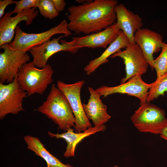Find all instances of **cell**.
<instances>
[{"mask_svg":"<svg viewBox=\"0 0 167 167\" xmlns=\"http://www.w3.org/2000/svg\"><path fill=\"white\" fill-rule=\"evenodd\" d=\"M116 0H88L67 9L68 28L76 34L89 35L103 30L116 22Z\"/></svg>","mask_w":167,"mask_h":167,"instance_id":"1","label":"cell"},{"mask_svg":"<svg viewBox=\"0 0 167 167\" xmlns=\"http://www.w3.org/2000/svg\"><path fill=\"white\" fill-rule=\"evenodd\" d=\"M37 111L51 119L61 130L66 131L75 126V118L69 102L63 92L52 84L45 101Z\"/></svg>","mask_w":167,"mask_h":167,"instance_id":"2","label":"cell"},{"mask_svg":"<svg viewBox=\"0 0 167 167\" xmlns=\"http://www.w3.org/2000/svg\"><path fill=\"white\" fill-rule=\"evenodd\" d=\"M54 73L51 66L48 64L42 68L36 67L32 62L25 63L19 69L17 76L21 88L30 96L37 93L43 94L48 85L54 80Z\"/></svg>","mask_w":167,"mask_h":167,"instance_id":"3","label":"cell"},{"mask_svg":"<svg viewBox=\"0 0 167 167\" xmlns=\"http://www.w3.org/2000/svg\"><path fill=\"white\" fill-rule=\"evenodd\" d=\"M131 119L139 131L155 134H159L167 123L165 111L156 105L147 101L140 104Z\"/></svg>","mask_w":167,"mask_h":167,"instance_id":"4","label":"cell"},{"mask_svg":"<svg viewBox=\"0 0 167 167\" xmlns=\"http://www.w3.org/2000/svg\"><path fill=\"white\" fill-rule=\"evenodd\" d=\"M68 24L64 19L57 26L37 33H26L18 25L15 29L13 40L8 44L13 49L26 50L28 51L31 48L50 40L55 34H63L66 36L71 35L72 33L68 28Z\"/></svg>","mask_w":167,"mask_h":167,"instance_id":"5","label":"cell"},{"mask_svg":"<svg viewBox=\"0 0 167 167\" xmlns=\"http://www.w3.org/2000/svg\"><path fill=\"white\" fill-rule=\"evenodd\" d=\"M0 83L12 82L17 76L20 67L30 60L26 50L14 49L8 44L0 46Z\"/></svg>","mask_w":167,"mask_h":167,"instance_id":"6","label":"cell"},{"mask_svg":"<svg viewBox=\"0 0 167 167\" xmlns=\"http://www.w3.org/2000/svg\"><path fill=\"white\" fill-rule=\"evenodd\" d=\"M84 83L83 80L71 84L59 80L57 82V87L65 95L71 107L75 120L74 128L78 133L92 127L85 113L81 99V90Z\"/></svg>","mask_w":167,"mask_h":167,"instance_id":"7","label":"cell"},{"mask_svg":"<svg viewBox=\"0 0 167 167\" xmlns=\"http://www.w3.org/2000/svg\"><path fill=\"white\" fill-rule=\"evenodd\" d=\"M28 96L19 85L17 77L8 84L0 83V119L8 114H17L24 111L22 102Z\"/></svg>","mask_w":167,"mask_h":167,"instance_id":"8","label":"cell"},{"mask_svg":"<svg viewBox=\"0 0 167 167\" xmlns=\"http://www.w3.org/2000/svg\"><path fill=\"white\" fill-rule=\"evenodd\" d=\"M66 36L61 35L57 38H54L41 44L31 48L28 51L33 57L32 62L37 68H42L47 65V61L52 56L60 51H68L75 54L79 50L75 47L72 40L67 41L64 40L59 41Z\"/></svg>","mask_w":167,"mask_h":167,"instance_id":"9","label":"cell"},{"mask_svg":"<svg viewBox=\"0 0 167 167\" xmlns=\"http://www.w3.org/2000/svg\"><path fill=\"white\" fill-rule=\"evenodd\" d=\"M122 58L125 66L126 75L121 80V84L137 75H142L147 71L149 65L140 48L135 43L131 44L123 51L121 50L110 57Z\"/></svg>","mask_w":167,"mask_h":167,"instance_id":"10","label":"cell"},{"mask_svg":"<svg viewBox=\"0 0 167 167\" xmlns=\"http://www.w3.org/2000/svg\"><path fill=\"white\" fill-rule=\"evenodd\" d=\"M152 84L145 82L141 75H137L118 85L111 87L102 86L95 91L104 97L116 93L127 94L139 99L141 104L147 101L148 92Z\"/></svg>","mask_w":167,"mask_h":167,"instance_id":"11","label":"cell"},{"mask_svg":"<svg viewBox=\"0 0 167 167\" xmlns=\"http://www.w3.org/2000/svg\"><path fill=\"white\" fill-rule=\"evenodd\" d=\"M36 8L23 11L11 16V11L5 14L0 19V46L11 42L15 34V29L21 21H25L26 25L31 24L37 16L39 11Z\"/></svg>","mask_w":167,"mask_h":167,"instance_id":"12","label":"cell"},{"mask_svg":"<svg viewBox=\"0 0 167 167\" xmlns=\"http://www.w3.org/2000/svg\"><path fill=\"white\" fill-rule=\"evenodd\" d=\"M116 22L103 30L81 37H74L72 40L78 49L86 47L106 48L117 38L121 31Z\"/></svg>","mask_w":167,"mask_h":167,"instance_id":"13","label":"cell"},{"mask_svg":"<svg viewBox=\"0 0 167 167\" xmlns=\"http://www.w3.org/2000/svg\"><path fill=\"white\" fill-rule=\"evenodd\" d=\"M135 43L141 49L145 58L152 68L153 55L159 51L166 43L160 34L147 28H141L134 35Z\"/></svg>","mask_w":167,"mask_h":167,"instance_id":"14","label":"cell"},{"mask_svg":"<svg viewBox=\"0 0 167 167\" xmlns=\"http://www.w3.org/2000/svg\"><path fill=\"white\" fill-rule=\"evenodd\" d=\"M114 9L117 17L116 22L119 28L128 37L131 44L135 43L134 35L143 27L142 19L122 3L116 5Z\"/></svg>","mask_w":167,"mask_h":167,"instance_id":"15","label":"cell"},{"mask_svg":"<svg viewBox=\"0 0 167 167\" xmlns=\"http://www.w3.org/2000/svg\"><path fill=\"white\" fill-rule=\"evenodd\" d=\"M88 90L89 98L86 104H83L86 115L89 120L92 121L94 126L104 125L111 117L107 113V106L102 102L99 94L91 87H88Z\"/></svg>","mask_w":167,"mask_h":167,"instance_id":"16","label":"cell"},{"mask_svg":"<svg viewBox=\"0 0 167 167\" xmlns=\"http://www.w3.org/2000/svg\"><path fill=\"white\" fill-rule=\"evenodd\" d=\"M106 130L104 125L99 126H94L88 129L85 131L81 133H75L74 129L69 128L65 132L61 134H54L48 132V135L52 138L64 139L67 143L64 156L69 157L75 156V152L77 145L85 137L99 131H104Z\"/></svg>","mask_w":167,"mask_h":167,"instance_id":"17","label":"cell"},{"mask_svg":"<svg viewBox=\"0 0 167 167\" xmlns=\"http://www.w3.org/2000/svg\"><path fill=\"white\" fill-rule=\"evenodd\" d=\"M131 44L130 40L121 31L116 39L99 57L91 60L84 68L86 74L90 75L94 72L101 65L108 62V58L121 49L126 48Z\"/></svg>","mask_w":167,"mask_h":167,"instance_id":"18","label":"cell"},{"mask_svg":"<svg viewBox=\"0 0 167 167\" xmlns=\"http://www.w3.org/2000/svg\"><path fill=\"white\" fill-rule=\"evenodd\" d=\"M24 139L27 148L44 159L47 163V167H73L69 164H63L51 154L37 137L27 135L24 137Z\"/></svg>","mask_w":167,"mask_h":167,"instance_id":"19","label":"cell"},{"mask_svg":"<svg viewBox=\"0 0 167 167\" xmlns=\"http://www.w3.org/2000/svg\"><path fill=\"white\" fill-rule=\"evenodd\" d=\"M148 92L147 101L150 102L167 92V73L152 83Z\"/></svg>","mask_w":167,"mask_h":167,"instance_id":"20","label":"cell"},{"mask_svg":"<svg viewBox=\"0 0 167 167\" xmlns=\"http://www.w3.org/2000/svg\"><path fill=\"white\" fill-rule=\"evenodd\" d=\"M151 68L152 70L154 68L156 71V79L167 73V44L162 48L159 56L154 59Z\"/></svg>","mask_w":167,"mask_h":167,"instance_id":"21","label":"cell"},{"mask_svg":"<svg viewBox=\"0 0 167 167\" xmlns=\"http://www.w3.org/2000/svg\"><path fill=\"white\" fill-rule=\"evenodd\" d=\"M37 7L41 14L46 18L51 19L59 15L51 0H39Z\"/></svg>","mask_w":167,"mask_h":167,"instance_id":"22","label":"cell"},{"mask_svg":"<svg viewBox=\"0 0 167 167\" xmlns=\"http://www.w3.org/2000/svg\"><path fill=\"white\" fill-rule=\"evenodd\" d=\"M39 0H21L16 1L15 6L14 9L11 11L12 14H18L23 11L33 8L37 7Z\"/></svg>","mask_w":167,"mask_h":167,"instance_id":"23","label":"cell"},{"mask_svg":"<svg viewBox=\"0 0 167 167\" xmlns=\"http://www.w3.org/2000/svg\"><path fill=\"white\" fill-rule=\"evenodd\" d=\"M15 1L13 0H0V18L5 14L4 12L6 7L9 5L15 4Z\"/></svg>","mask_w":167,"mask_h":167,"instance_id":"24","label":"cell"},{"mask_svg":"<svg viewBox=\"0 0 167 167\" xmlns=\"http://www.w3.org/2000/svg\"><path fill=\"white\" fill-rule=\"evenodd\" d=\"M56 10L58 12L62 11L66 5L64 0H51Z\"/></svg>","mask_w":167,"mask_h":167,"instance_id":"25","label":"cell"},{"mask_svg":"<svg viewBox=\"0 0 167 167\" xmlns=\"http://www.w3.org/2000/svg\"><path fill=\"white\" fill-rule=\"evenodd\" d=\"M159 134L161 138L167 141V123L163 127Z\"/></svg>","mask_w":167,"mask_h":167,"instance_id":"26","label":"cell"},{"mask_svg":"<svg viewBox=\"0 0 167 167\" xmlns=\"http://www.w3.org/2000/svg\"><path fill=\"white\" fill-rule=\"evenodd\" d=\"M113 167H119L117 165H115L113 166Z\"/></svg>","mask_w":167,"mask_h":167,"instance_id":"27","label":"cell"}]
</instances>
